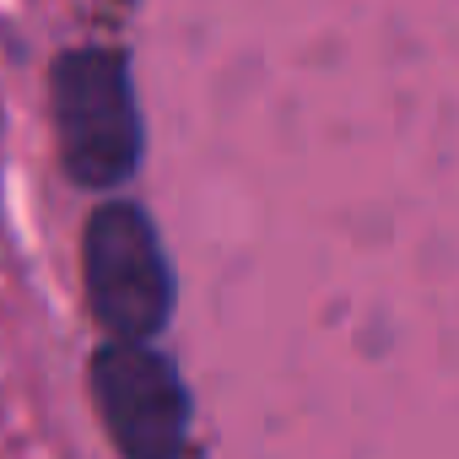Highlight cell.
Listing matches in <instances>:
<instances>
[{
    "label": "cell",
    "mask_w": 459,
    "mask_h": 459,
    "mask_svg": "<svg viewBox=\"0 0 459 459\" xmlns=\"http://www.w3.org/2000/svg\"><path fill=\"white\" fill-rule=\"evenodd\" d=\"M49 98H55L65 173L92 195L125 189L141 162V108L125 55L98 44L65 49L49 76Z\"/></svg>",
    "instance_id": "obj_1"
},
{
    "label": "cell",
    "mask_w": 459,
    "mask_h": 459,
    "mask_svg": "<svg viewBox=\"0 0 459 459\" xmlns=\"http://www.w3.org/2000/svg\"><path fill=\"white\" fill-rule=\"evenodd\" d=\"M82 281L92 319L130 346H152L173 314V265L157 221L135 200H103L82 227Z\"/></svg>",
    "instance_id": "obj_2"
},
{
    "label": "cell",
    "mask_w": 459,
    "mask_h": 459,
    "mask_svg": "<svg viewBox=\"0 0 459 459\" xmlns=\"http://www.w3.org/2000/svg\"><path fill=\"white\" fill-rule=\"evenodd\" d=\"M92 400L125 459L189 454V389L157 346L108 341L92 357Z\"/></svg>",
    "instance_id": "obj_3"
}]
</instances>
